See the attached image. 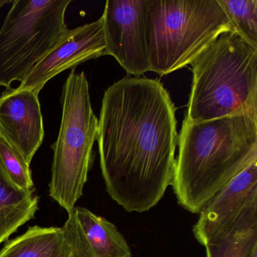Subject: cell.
Instances as JSON below:
<instances>
[{"label": "cell", "mask_w": 257, "mask_h": 257, "mask_svg": "<svg viewBox=\"0 0 257 257\" xmlns=\"http://www.w3.org/2000/svg\"><path fill=\"white\" fill-rule=\"evenodd\" d=\"M199 214L193 233L204 246L237 231L257 228V162L228 182Z\"/></svg>", "instance_id": "obj_7"}, {"label": "cell", "mask_w": 257, "mask_h": 257, "mask_svg": "<svg viewBox=\"0 0 257 257\" xmlns=\"http://www.w3.org/2000/svg\"><path fill=\"white\" fill-rule=\"evenodd\" d=\"M13 1H10V0H0V10L2 9V7H4L6 4H10V3H12Z\"/></svg>", "instance_id": "obj_17"}, {"label": "cell", "mask_w": 257, "mask_h": 257, "mask_svg": "<svg viewBox=\"0 0 257 257\" xmlns=\"http://www.w3.org/2000/svg\"><path fill=\"white\" fill-rule=\"evenodd\" d=\"M176 107L159 79L127 76L103 95L97 141L111 198L143 213L174 181L178 144Z\"/></svg>", "instance_id": "obj_1"}, {"label": "cell", "mask_w": 257, "mask_h": 257, "mask_svg": "<svg viewBox=\"0 0 257 257\" xmlns=\"http://www.w3.org/2000/svg\"><path fill=\"white\" fill-rule=\"evenodd\" d=\"M172 186L179 204L199 213L228 182L257 162V117L185 118Z\"/></svg>", "instance_id": "obj_2"}, {"label": "cell", "mask_w": 257, "mask_h": 257, "mask_svg": "<svg viewBox=\"0 0 257 257\" xmlns=\"http://www.w3.org/2000/svg\"><path fill=\"white\" fill-rule=\"evenodd\" d=\"M0 165L7 175L18 186L24 189H34L31 165L22 155L0 135Z\"/></svg>", "instance_id": "obj_16"}, {"label": "cell", "mask_w": 257, "mask_h": 257, "mask_svg": "<svg viewBox=\"0 0 257 257\" xmlns=\"http://www.w3.org/2000/svg\"><path fill=\"white\" fill-rule=\"evenodd\" d=\"M38 96L12 87L0 96V135L29 165L45 136Z\"/></svg>", "instance_id": "obj_10"}, {"label": "cell", "mask_w": 257, "mask_h": 257, "mask_svg": "<svg viewBox=\"0 0 257 257\" xmlns=\"http://www.w3.org/2000/svg\"><path fill=\"white\" fill-rule=\"evenodd\" d=\"M149 0H108L102 19L104 55H111L128 75L150 71Z\"/></svg>", "instance_id": "obj_8"}, {"label": "cell", "mask_w": 257, "mask_h": 257, "mask_svg": "<svg viewBox=\"0 0 257 257\" xmlns=\"http://www.w3.org/2000/svg\"><path fill=\"white\" fill-rule=\"evenodd\" d=\"M0 257H71V253L62 227L36 225L9 241Z\"/></svg>", "instance_id": "obj_13"}, {"label": "cell", "mask_w": 257, "mask_h": 257, "mask_svg": "<svg viewBox=\"0 0 257 257\" xmlns=\"http://www.w3.org/2000/svg\"><path fill=\"white\" fill-rule=\"evenodd\" d=\"M148 31L150 71L165 76L234 30L217 0H149Z\"/></svg>", "instance_id": "obj_4"}, {"label": "cell", "mask_w": 257, "mask_h": 257, "mask_svg": "<svg viewBox=\"0 0 257 257\" xmlns=\"http://www.w3.org/2000/svg\"><path fill=\"white\" fill-rule=\"evenodd\" d=\"M61 101L62 118L58 139L52 146L49 194L69 213L83 195L98 129L83 72L76 73L72 70L63 87Z\"/></svg>", "instance_id": "obj_5"}, {"label": "cell", "mask_w": 257, "mask_h": 257, "mask_svg": "<svg viewBox=\"0 0 257 257\" xmlns=\"http://www.w3.org/2000/svg\"><path fill=\"white\" fill-rule=\"evenodd\" d=\"M233 30L257 48V0H217Z\"/></svg>", "instance_id": "obj_14"}, {"label": "cell", "mask_w": 257, "mask_h": 257, "mask_svg": "<svg viewBox=\"0 0 257 257\" xmlns=\"http://www.w3.org/2000/svg\"><path fill=\"white\" fill-rule=\"evenodd\" d=\"M103 19L68 30L62 38L34 66L21 85V90L40 92L51 79L64 70L104 55Z\"/></svg>", "instance_id": "obj_9"}, {"label": "cell", "mask_w": 257, "mask_h": 257, "mask_svg": "<svg viewBox=\"0 0 257 257\" xmlns=\"http://www.w3.org/2000/svg\"><path fill=\"white\" fill-rule=\"evenodd\" d=\"M62 228L71 257H132L116 226L88 209L74 207Z\"/></svg>", "instance_id": "obj_11"}, {"label": "cell", "mask_w": 257, "mask_h": 257, "mask_svg": "<svg viewBox=\"0 0 257 257\" xmlns=\"http://www.w3.org/2000/svg\"><path fill=\"white\" fill-rule=\"evenodd\" d=\"M251 257H257V249H255V250L252 252Z\"/></svg>", "instance_id": "obj_18"}, {"label": "cell", "mask_w": 257, "mask_h": 257, "mask_svg": "<svg viewBox=\"0 0 257 257\" xmlns=\"http://www.w3.org/2000/svg\"><path fill=\"white\" fill-rule=\"evenodd\" d=\"M205 248L207 257H251L257 249V228L237 231Z\"/></svg>", "instance_id": "obj_15"}, {"label": "cell", "mask_w": 257, "mask_h": 257, "mask_svg": "<svg viewBox=\"0 0 257 257\" xmlns=\"http://www.w3.org/2000/svg\"><path fill=\"white\" fill-rule=\"evenodd\" d=\"M70 0H15L0 29V86L21 82L62 38Z\"/></svg>", "instance_id": "obj_6"}, {"label": "cell", "mask_w": 257, "mask_h": 257, "mask_svg": "<svg viewBox=\"0 0 257 257\" xmlns=\"http://www.w3.org/2000/svg\"><path fill=\"white\" fill-rule=\"evenodd\" d=\"M192 90L186 118L257 117V48L234 31L219 35L191 64Z\"/></svg>", "instance_id": "obj_3"}, {"label": "cell", "mask_w": 257, "mask_h": 257, "mask_svg": "<svg viewBox=\"0 0 257 257\" xmlns=\"http://www.w3.org/2000/svg\"><path fill=\"white\" fill-rule=\"evenodd\" d=\"M39 198L34 189H24L9 177L0 165V244L34 219Z\"/></svg>", "instance_id": "obj_12"}]
</instances>
